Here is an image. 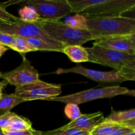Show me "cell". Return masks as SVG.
<instances>
[{
	"mask_svg": "<svg viewBox=\"0 0 135 135\" xmlns=\"http://www.w3.org/2000/svg\"><path fill=\"white\" fill-rule=\"evenodd\" d=\"M73 13L81 14L86 18L121 16L133 11L134 0H68Z\"/></svg>",
	"mask_w": 135,
	"mask_h": 135,
	"instance_id": "cell-1",
	"label": "cell"
},
{
	"mask_svg": "<svg viewBox=\"0 0 135 135\" xmlns=\"http://www.w3.org/2000/svg\"><path fill=\"white\" fill-rule=\"evenodd\" d=\"M87 30L93 40L135 34L134 18L125 16L86 18Z\"/></svg>",
	"mask_w": 135,
	"mask_h": 135,
	"instance_id": "cell-2",
	"label": "cell"
},
{
	"mask_svg": "<svg viewBox=\"0 0 135 135\" xmlns=\"http://www.w3.org/2000/svg\"><path fill=\"white\" fill-rule=\"evenodd\" d=\"M89 56L88 62L109 67L129 78L135 79V57L121 51L93 46L86 48Z\"/></svg>",
	"mask_w": 135,
	"mask_h": 135,
	"instance_id": "cell-3",
	"label": "cell"
},
{
	"mask_svg": "<svg viewBox=\"0 0 135 135\" xmlns=\"http://www.w3.org/2000/svg\"><path fill=\"white\" fill-rule=\"evenodd\" d=\"M55 42L65 47L71 46H83L88 41L93 40L89 32L70 27L60 21L38 20L34 22Z\"/></svg>",
	"mask_w": 135,
	"mask_h": 135,
	"instance_id": "cell-4",
	"label": "cell"
},
{
	"mask_svg": "<svg viewBox=\"0 0 135 135\" xmlns=\"http://www.w3.org/2000/svg\"><path fill=\"white\" fill-rule=\"evenodd\" d=\"M129 90L125 87L119 85L110 86L99 88L86 90L82 92L63 96L51 98L47 99V101H55L65 104H74L79 105V104L88 102L92 100L102 98H111L119 95L128 94Z\"/></svg>",
	"mask_w": 135,
	"mask_h": 135,
	"instance_id": "cell-5",
	"label": "cell"
},
{
	"mask_svg": "<svg viewBox=\"0 0 135 135\" xmlns=\"http://www.w3.org/2000/svg\"><path fill=\"white\" fill-rule=\"evenodd\" d=\"M0 32L13 36H18L23 38H37L44 41L51 47L57 49L59 52L63 53L64 46L55 42L46 34V33L34 22H28L18 21L13 23L0 22Z\"/></svg>",
	"mask_w": 135,
	"mask_h": 135,
	"instance_id": "cell-6",
	"label": "cell"
},
{
	"mask_svg": "<svg viewBox=\"0 0 135 135\" xmlns=\"http://www.w3.org/2000/svg\"><path fill=\"white\" fill-rule=\"evenodd\" d=\"M26 5L32 7L40 18L46 21H60L73 13L68 0H28Z\"/></svg>",
	"mask_w": 135,
	"mask_h": 135,
	"instance_id": "cell-7",
	"label": "cell"
},
{
	"mask_svg": "<svg viewBox=\"0 0 135 135\" xmlns=\"http://www.w3.org/2000/svg\"><path fill=\"white\" fill-rule=\"evenodd\" d=\"M61 86L46 83L38 80L37 81L16 87L15 94L25 102L36 100H45L57 97L61 94Z\"/></svg>",
	"mask_w": 135,
	"mask_h": 135,
	"instance_id": "cell-8",
	"label": "cell"
},
{
	"mask_svg": "<svg viewBox=\"0 0 135 135\" xmlns=\"http://www.w3.org/2000/svg\"><path fill=\"white\" fill-rule=\"evenodd\" d=\"M55 73L58 75L65 73L79 74L94 81L103 83H121L130 80L125 75L113 70L112 71H96L85 68L80 64L69 69L59 68L55 71Z\"/></svg>",
	"mask_w": 135,
	"mask_h": 135,
	"instance_id": "cell-9",
	"label": "cell"
},
{
	"mask_svg": "<svg viewBox=\"0 0 135 135\" xmlns=\"http://www.w3.org/2000/svg\"><path fill=\"white\" fill-rule=\"evenodd\" d=\"M22 62L18 67L9 72L4 73L1 78L6 80L8 84L15 87L25 85L40 80L38 71L32 65L24 55Z\"/></svg>",
	"mask_w": 135,
	"mask_h": 135,
	"instance_id": "cell-10",
	"label": "cell"
},
{
	"mask_svg": "<svg viewBox=\"0 0 135 135\" xmlns=\"http://www.w3.org/2000/svg\"><path fill=\"white\" fill-rule=\"evenodd\" d=\"M93 46L121 51L135 57V34L96 40Z\"/></svg>",
	"mask_w": 135,
	"mask_h": 135,
	"instance_id": "cell-11",
	"label": "cell"
},
{
	"mask_svg": "<svg viewBox=\"0 0 135 135\" xmlns=\"http://www.w3.org/2000/svg\"><path fill=\"white\" fill-rule=\"evenodd\" d=\"M104 113L101 112L90 114H81V115L76 119L71 121L69 123L55 130L57 131H61L71 128H78L90 132L96 125L104 121Z\"/></svg>",
	"mask_w": 135,
	"mask_h": 135,
	"instance_id": "cell-12",
	"label": "cell"
},
{
	"mask_svg": "<svg viewBox=\"0 0 135 135\" xmlns=\"http://www.w3.org/2000/svg\"><path fill=\"white\" fill-rule=\"evenodd\" d=\"M124 126L135 127V119L125 123H118L108 121L104 118V121L96 125L90 132L89 135H109L116 129Z\"/></svg>",
	"mask_w": 135,
	"mask_h": 135,
	"instance_id": "cell-13",
	"label": "cell"
},
{
	"mask_svg": "<svg viewBox=\"0 0 135 135\" xmlns=\"http://www.w3.org/2000/svg\"><path fill=\"white\" fill-rule=\"evenodd\" d=\"M63 53L71 61L76 63L88 62L89 56L85 47L82 46H71L64 47Z\"/></svg>",
	"mask_w": 135,
	"mask_h": 135,
	"instance_id": "cell-14",
	"label": "cell"
},
{
	"mask_svg": "<svg viewBox=\"0 0 135 135\" xmlns=\"http://www.w3.org/2000/svg\"><path fill=\"white\" fill-rule=\"evenodd\" d=\"M30 128H32V123L28 119L15 114L11 120L9 125L1 130L2 131L15 132L28 130Z\"/></svg>",
	"mask_w": 135,
	"mask_h": 135,
	"instance_id": "cell-15",
	"label": "cell"
},
{
	"mask_svg": "<svg viewBox=\"0 0 135 135\" xmlns=\"http://www.w3.org/2000/svg\"><path fill=\"white\" fill-rule=\"evenodd\" d=\"M22 102L25 101L15 94H3L0 99V116L11 112L13 108Z\"/></svg>",
	"mask_w": 135,
	"mask_h": 135,
	"instance_id": "cell-16",
	"label": "cell"
},
{
	"mask_svg": "<svg viewBox=\"0 0 135 135\" xmlns=\"http://www.w3.org/2000/svg\"><path fill=\"white\" fill-rule=\"evenodd\" d=\"M108 121L118 123H125L135 119V109H132L126 111H114L112 109L110 114L105 118Z\"/></svg>",
	"mask_w": 135,
	"mask_h": 135,
	"instance_id": "cell-17",
	"label": "cell"
},
{
	"mask_svg": "<svg viewBox=\"0 0 135 135\" xmlns=\"http://www.w3.org/2000/svg\"><path fill=\"white\" fill-rule=\"evenodd\" d=\"M24 1H9L6 2H0V22L5 23H13L20 19L19 17H17L6 10V8L10 5L16 3H20Z\"/></svg>",
	"mask_w": 135,
	"mask_h": 135,
	"instance_id": "cell-18",
	"label": "cell"
},
{
	"mask_svg": "<svg viewBox=\"0 0 135 135\" xmlns=\"http://www.w3.org/2000/svg\"><path fill=\"white\" fill-rule=\"evenodd\" d=\"M9 48L17 51L21 55H25L26 53L34 51L26 42L25 38L18 36H13L11 45Z\"/></svg>",
	"mask_w": 135,
	"mask_h": 135,
	"instance_id": "cell-19",
	"label": "cell"
},
{
	"mask_svg": "<svg viewBox=\"0 0 135 135\" xmlns=\"http://www.w3.org/2000/svg\"><path fill=\"white\" fill-rule=\"evenodd\" d=\"M63 22L73 28L87 30L86 18L81 14H76L71 17H67Z\"/></svg>",
	"mask_w": 135,
	"mask_h": 135,
	"instance_id": "cell-20",
	"label": "cell"
},
{
	"mask_svg": "<svg viewBox=\"0 0 135 135\" xmlns=\"http://www.w3.org/2000/svg\"><path fill=\"white\" fill-rule=\"evenodd\" d=\"M18 14L22 21L28 22H36L40 20L39 15L36 11L31 6L25 5L18 11Z\"/></svg>",
	"mask_w": 135,
	"mask_h": 135,
	"instance_id": "cell-21",
	"label": "cell"
},
{
	"mask_svg": "<svg viewBox=\"0 0 135 135\" xmlns=\"http://www.w3.org/2000/svg\"><path fill=\"white\" fill-rule=\"evenodd\" d=\"M26 40V42L28 44V46L35 51H57L59 52L57 49L54 48V47H51L50 45L46 44L44 41L42 40L39 39L37 38H25Z\"/></svg>",
	"mask_w": 135,
	"mask_h": 135,
	"instance_id": "cell-22",
	"label": "cell"
},
{
	"mask_svg": "<svg viewBox=\"0 0 135 135\" xmlns=\"http://www.w3.org/2000/svg\"><path fill=\"white\" fill-rule=\"evenodd\" d=\"M90 131L78 128H71L66 130L57 131L55 130L42 131L41 135H89Z\"/></svg>",
	"mask_w": 135,
	"mask_h": 135,
	"instance_id": "cell-23",
	"label": "cell"
},
{
	"mask_svg": "<svg viewBox=\"0 0 135 135\" xmlns=\"http://www.w3.org/2000/svg\"><path fill=\"white\" fill-rule=\"evenodd\" d=\"M65 114L71 121L76 119L81 115L79 105L74 104H67L65 108Z\"/></svg>",
	"mask_w": 135,
	"mask_h": 135,
	"instance_id": "cell-24",
	"label": "cell"
},
{
	"mask_svg": "<svg viewBox=\"0 0 135 135\" xmlns=\"http://www.w3.org/2000/svg\"><path fill=\"white\" fill-rule=\"evenodd\" d=\"M16 113L9 112L0 116V129H3L9 125L11 119L15 115Z\"/></svg>",
	"mask_w": 135,
	"mask_h": 135,
	"instance_id": "cell-25",
	"label": "cell"
},
{
	"mask_svg": "<svg viewBox=\"0 0 135 135\" xmlns=\"http://www.w3.org/2000/svg\"><path fill=\"white\" fill-rule=\"evenodd\" d=\"M5 135H41L42 131L35 130L32 127L28 130L21 131H15V132H9V131H3Z\"/></svg>",
	"mask_w": 135,
	"mask_h": 135,
	"instance_id": "cell-26",
	"label": "cell"
},
{
	"mask_svg": "<svg viewBox=\"0 0 135 135\" xmlns=\"http://www.w3.org/2000/svg\"><path fill=\"white\" fill-rule=\"evenodd\" d=\"M13 36L7 33L0 32V44L7 47H10L13 40Z\"/></svg>",
	"mask_w": 135,
	"mask_h": 135,
	"instance_id": "cell-27",
	"label": "cell"
},
{
	"mask_svg": "<svg viewBox=\"0 0 135 135\" xmlns=\"http://www.w3.org/2000/svg\"><path fill=\"white\" fill-rule=\"evenodd\" d=\"M132 131H135V127L124 126L116 129L115 131H114L113 133H112L109 135H125Z\"/></svg>",
	"mask_w": 135,
	"mask_h": 135,
	"instance_id": "cell-28",
	"label": "cell"
},
{
	"mask_svg": "<svg viewBox=\"0 0 135 135\" xmlns=\"http://www.w3.org/2000/svg\"><path fill=\"white\" fill-rule=\"evenodd\" d=\"M8 84L7 82L5 80H3L2 81L0 82V99H1V96H2L3 93L2 90H3V88H5V86H7V85Z\"/></svg>",
	"mask_w": 135,
	"mask_h": 135,
	"instance_id": "cell-29",
	"label": "cell"
},
{
	"mask_svg": "<svg viewBox=\"0 0 135 135\" xmlns=\"http://www.w3.org/2000/svg\"><path fill=\"white\" fill-rule=\"evenodd\" d=\"M9 50V47L0 44V57Z\"/></svg>",
	"mask_w": 135,
	"mask_h": 135,
	"instance_id": "cell-30",
	"label": "cell"
},
{
	"mask_svg": "<svg viewBox=\"0 0 135 135\" xmlns=\"http://www.w3.org/2000/svg\"><path fill=\"white\" fill-rule=\"evenodd\" d=\"M128 95H131V96H134V90H129V93H128Z\"/></svg>",
	"mask_w": 135,
	"mask_h": 135,
	"instance_id": "cell-31",
	"label": "cell"
},
{
	"mask_svg": "<svg viewBox=\"0 0 135 135\" xmlns=\"http://www.w3.org/2000/svg\"><path fill=\"white\" fill-rule=\"evenodd\" d=\"M125 135H135V131H132V132H131V133H127V134H126Z\"/></svg>",
	"mask_w": 135,
	"mask_h": 135,
	"instance_id": "cell-32",
	"label": "cell"
},
{
	"mask_svg": "<svg viewBox=\"0 0 135 135\" xmlns=\"http://www.w3.org/2000/svg\"><path fill=\"white\" fill-rule=\"evenodd\" d=\"M0 135H5L3 133L2 130H1V129H0Z\"/></svg>",
	"mask_w": 135,
	"mask_h": 135,
	"instance_id": "cell-33",
	"label": "cell"
},
{
	"mask_svg": "<svg viewBox=\"0 0 135 135\" xmlns=\"http://www.w3.org/2000/svg\"><path fill=\"white\" fill-rule=\"evenodd\" d=\"M1 75H2V73H1V71H0V78H1Z\"/></svg>",
	"mask_w": 135,
	"mask_h": 135,
	"instance_id": "cell-34",
	"label": "cell"
}]
</instances>
